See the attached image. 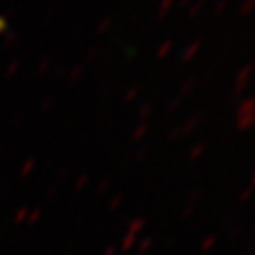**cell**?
<instances>
[{
    "label": "cell",
    "mask_w": 255,
    "mask_h": 255,
    "mask_svg": "<svg viewBox=\"0 0 255 255\" xmlns=\"http://www.w3.org/2000/svg\"><path fill=\"white\" fill-rule=\"evenodd\" d=\"M252 76H254V68H252V64H246V66H242L237 74V80H235V89L233 93L235 95H240V93L244 91L248 87V83L252 80Z\"/></svg>",
    "instance_id": "1"
},
{
    "label": "cell",
    "mask_w": 255,
    "mask_h": 255,
    "mask_svg": "<svg viewBox=\"0 0 255 255\" xmlns=\"http://www.w3.org/2000/svg\"><path fill=\"white\" fill-rule=\"evenodd\" d=\"M201 46H202L201 40H193L191 44H189V46H187V47H185V49L182 51V55H180V57H182V63H191L193 57H195V55L199 53V49H201Z\"/></svg>",
    "instance_id": "2"
},
{
    "label": "cell",
    "mask_w": 255,
    "mask_h": 255,
    "mask_svg": "<svg viewBox=\"0 0 255 255\" xmlns=\"http://www.w3.org/2000/svg\"><path fill=\"white\" fill-rule=\"evenodd\" d=\"M255 114V97H250L238 106V118L242 116H254Z\"/></svg>",
    "instance_id": "3"
},
{
    "label": "cell",
    "mask_w": 255,
    "mask_h": 255,
    "mask_svg": "<svg viewBox=\"0 0 255 255\" xmlns=\"http://www.w3.org/2000/svg\"><path fill=\"white\" fill-rule=\"evenodd\" d=\"M174 4H176V0H161V4H159V11H157V19H159V21H163V19L168 15V11L172 9Z\"/></svg>",
    "instance_id": "4"
},
{
    "label": "cell",
    "mask_w": 255,
    "mask_h": 255,
    "mask_svg": "<svg viewBox=\"0 0 255 255\" xmlns=\"http://www.w3.org/2000/svg\"><path fill=\"white\" fill-rule=\"evenodd\" d=\"M202 8H204V0H195L191 6L187 8V17H191V19L199 17V15H201V11H202Z\"/></svg>",
    "instance_id": "5"
},
{
    "label": "cell",
    "mask_w": 255,
    "mask_h": 255,
    "mask_svg": "<svg viewBox=\"0 0 255 255\" xmlns=\"http://www.w3.org/2000/svg\"><path fill=\"white\" fill-rule=\"evenodd\" d=\"M195 87H197V78H189V80H185L182 85V89H180V95L182 97H187V95H191L195 91Z\"/></svg>",
    "instance_id": "6"
},
{
    "label": "cell",
    "mask_w": 255,
    "mask_h": 255,
    "mask_svg": "<svg viewBox=\"0 0 255 255\" xmlns=\"http://www.w3.org/2000/svg\"><path fill=\"white\" fill-rule=\"evenodd\" d=\"M255 9V0H244L242 4H240V9H238V13L242 15V17H246L250 13H254Z\"/></svg>",
    "instance_id": "7"
},
{
    "label": "cell",
    "mask_w": 255,
    "mask_h": 255,
    "mask_svg": "<svg viewBox=\"0 0 255 255\" xmlns=\"http://www.w3.org/2000/svg\"><path fill=\"white\" fill-rule=\"evenodd\" d=\"M172 47H174V44L170 42V40H164L163 44L157 47V57H159V59H164L166 55L172 51Z\"/></svg>",
    "instance_id": "8"
},
{
    "label": "cell",
    "mask_w": 255,
    "mask_h": 255,
    "mask_svg": "<svg viewBox=\"0 0 255 255\" xmlns=\"http://www.w3.org/2000/svg\"><path fill=\"white\" fill-rule=\"evenodd\" d=\"M227 6H229V0H218V2H216V6H214V9H212L214 17H219V15L227 9Z\"/></svg>",
    "instance_id": "9"
},
{
    "label": "cell",
    "mask_w": 255,
    "mask_h": 255,
    "mask_svg": "<svg viewBox=\"0 0 255 255\" xmlns=\"http://www.w3.org/2000/svg\"><path fill=\"white\" fill-rule=\"evenodd\" d=\"M254 116H242V118H238V127L240 128H248L250 125H254Z\"/></svg>",
    "instance_id": "10"
},
{
    "label": "cell",
    "mask_w": 255,
    "mask_h": 255,
    "mask_svg": "<svg viewBox=\"0 0 255 255\" xmlns=\"http://www.w3.org/2000/svg\"><path fill=\"white\" fill-rule=\"evenodd\" d=\"M180 104H182V101H180L178 97H176V99H172V101H170V112H174V110L180 108Z\"/></svg>",
    "instance_id": "11"
},
{
    "label": "cell",
    "mask_w": 255,
    "mask_h": 255,
    "mask_svg": "<svg viewBox=\"0 0 255 255\" xmlns=\"http://www.w3.org/2000/svg\"><path fill=\"white\" fill-rule=\"evenodd\" d=\"M178 4H180V8H189L193 4V0H180Z\"/></svg>",
    "instance_id": "12"
},
{
    "label": "cell",
    "mask_w": 255,
    "mask_h": 255,
    "mask_svg": "<svg viewBox=\"0 0 255 255\" xmlns=\"http://www.w3.org/2000/svg\"><path fill=\"white\" fill-rule=\"evenodd\" d=\"M252 68H254V72H255V66H252Z\"/></svg>",
    "instance_id": "13"
},
{
    "label": "cell",
    "mask_w": 255,
    "mask_h": 255,
    "mask_svg": "<svg viewBox=\"0 0 255 255\" xmlns=\"http://www.w3.org/2000/svg\"><path fill=\"white\" fill-rule=\"evenodd\" d=\"M254 123H255V118H254Z\"/></svg>",
    "instance_id": "14"
}]
</instances>
